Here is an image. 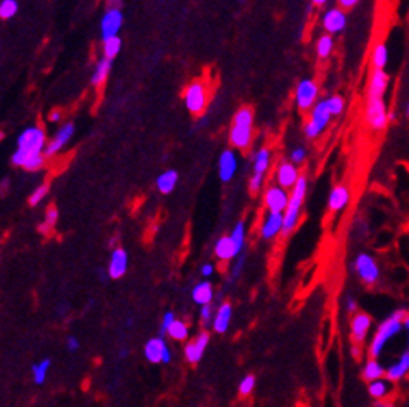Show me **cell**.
<instances>
[{"mask_svg": "<svg viewBox=\"0 0 409 407\" xmlns=\"http://www.w3.org/2000/svg\"><path fill=\"white\" fill-rule=\"evenodd\" d=\"M406 316H408L406 309H398V311H394L392 314L388 316V318L384 319L381 324H379L378 329H376V332H374V336L371 338L370 346H367L370 357L378 359V357L383 354L384 347L388 346V343H390L392 338H396V336L403 331L404 318H406Z\"/></svg>", "mask_w": 409, "mask_h": 407, "instance_id": "7a4b0ae2", "label": "cell"}, {"mask_svg": "<svg viewBox=\"0 0 409 407\" xmlns=\"http://www.w3.org/2000/svg\"><path fill=\"white\" fill-rule=\"evenodd\" d=\"M128 269V253L123 248H115L109 261V276L111 280H120L125 276Z\"/></svg>", "mask_w": 409, "mask_h": 407, "instance_id": "ac0fdd59", "label": "cell"}, {"mask_svg": "<svg viewBox=\"0 0 409 407\" xmlns=\"http://www.w3.org/2000/svg\"><path fill=\"white\" fill-rule=\"evenodd\" d=\"M215 271V266L212 263H205L201 266V274H203V278H210Z\"/></svg>", "mask_w": 409, "mask_h": 407, "instance_id": "f907efd6", "label": "cell"}, {"mask_svg": "<svg viewBox=\"0 0 409 407\" xmlns=\"http://www.w3.org/2000/svg\"><path fill=\"white\" fill-rule=\"evenodd\" d=\"M409 374V349L401 354L398 359L386 368V379L390 382L403 381Z\"/></svg>", "mask_w": 409, "mask_h": 407, "instance_id": "7402d4cb", "label": "cell"}, {"mask_svg": "<svg viewBox=\"0 0 409 407\" xmlns=\"http://www.w3.org/2000/svg\"><path fill=\"white\" fill-rule=\"evenodd\" d=\"M361 376H363V379L367 381V384H370V382L386 377V368H384V365L379 363L378 359L370 357V359H367L365 363V365H363Z\"/></svg>", "mask_w": 409, "mask_h": 407, "instance_id": "d4e9b609", "label": "cell"}, {"mask_svg": "<svg viewBox=\"0 0 409 407\" xmlns=\"http://www.w3.org/2000/svg\"><path fill=\"white\" fill-rule=\"evenodd\" d=\"M185 107L188 108L190 114L201 115L205 111L206 103H208V95H206V85L203 82H192L183 91Z\"/></svg>", "mask_w": 409, "mask_h": 407, "instance_id": "52a82bcc", "label": "cell"}, {"mask_svg": "<svg viewBox=\"0 0 409 407\" xmlns=\"http://www.w3.org/2000/svg\"><path fill=\"white\" fill-rule=\"evenodd\" d=\"M67 349L70 352H77L80 349V341L75 336H69L67 338Z\"/></svg>", "mask_w": 409, "mask_h": 407, "instance_id": "c3c4849f", "label": "cell"}, {"mask_svg": "<svg viewBox=\"0 0 409 407\" xmlns=\"http://www.w3.org/2000/svg\"><path fill=\"white\" fill-rule=\"evenodd\" d=\"M404 329L408 331V349H409V313L406 318H404Z\"/></svg>", "mask_w": 409, "mask_h": 407, "instance_id": "9f6ffc18", "label": "cell"}, {"mask_svg": "<svg viewBox=\"0 0 409 407\" xmlns=\"http://www.w3.org/2000/svg\"><path fill=\"white\" fill-rule=\"evenodd\" d=\"M263 181H264V174L253 173V177H251V178H250V181H248V190H250V193H251V195L258 193V191L262 190Z\"/></svg>", "mask_w": 409, "mask_h": 407, "instance_id": "ee69618b", "label": "cell"}, {"mask_svg": "<svg viewBox=\"0 0 409 407\" xmlns=\"http://www.w3.org/2000/svg\"><path fill=\"white\" fill-rule=\"evenodd\" d=\"M176 183H179V173L175 170H165L163 173L158 174L156 178V188H158L160 193L170 195L173 190H175Z\"/></svg>", "mask_w": 409, "mask_h": 407, "instance_id": "4316f807", "label": "cell"}, {"mask_svg": "<svg viewBox=\"0 0 409 407\" xmlns=\"http://www.w3.org/2000/svg\"><path fill=\"white\" fill-rule=\"evenodd\" d=\"M308 190V180L307 177L301 174L296 186L290 191V203H288L287 211H284V224H283V236H288L291 231H295L296 224L300 221L301 208H303L305 197H307Z\"/></svg>", "mask_w": 409, "mask_h": 407, "instance_id": "277c9868", "label": "cell"}, {"mask_svg": "<svg viewBox=\"0 0 409 407\" xmlns=\"http://www.w3.org/2000/svg\"><path fill=\"white\" fill-rule=\"evenodd\" d=\"M120 50H122V39L120 37H113V39L103 42V57L113 60L118 55Z\"/></svg>", "mask_w": 409, "mask_h": 407, "instance_id": "8d00e7d4", "label": "cell"}, {"mask_svg": "<svg viewBox=\"0 0 409 407\" xmlns=\"http://www.w3.org/2000/svg\"><path fill=\"white\" fill-rule=\"evenodd\" d=\"M143 352L152 364H168L172 361V351L162 336L148 339Z\"/></svg>", "mask_w": 409, "mask_h": 407, "instance_id": "8fae6325", "label": "cell"}, {"mask_svg": "<svg viewBox=\"0 0 409 407\" xmlns=\"http://www.w3.org/2000/svg\"><path fill=\"white\" fill-rule=\"evenodd\" d=\"M73 133H75V127H73V123L62 125L59 130H57L55 135H53V138L47 143V148H45V156L47 158L53 156V155H57L60 150H64L65 145H67L70 138L73 136Z\"/></svg>", "mask_w": 409, "mask_h": 407, "instance_id": "9a60e30c", "label": "cell"}, {"mask_svg": "<svg viewBox=\"0 0 409 407\" xmlns=\"http://www.w3.org/2000/svg\"><path fill=\"white\" fill-rule=\"evenodd\" d=\"M271 163V152L268 148H262L260 152H256L255 161H253V172L258 174H266L268 168Z\"/></svg>", "mask_w": 409, "mask_h": 407, "instance_id": "d6a6232c", "label": "cell"}, {"mask_svg": "<svg viewBox=\"0 0 409 407\" xmlns=\"http://www.w3.org/2000/svg\"><path fill=\"white\" fill-rule=\"evenodd\" d=\"M371 407H394V404H392V402H390V401H376Z\"/></svg>", "mask_w": 409, "mask_h": 407, "instance_id": "f5cc1de1", "label": "cell"}, {"mask_svg": "<svg viewBox=\"0 0 409 407\" xmlns=\"http://www.w3.org/2000/svg\"><path fill=\"white\" fill-rule=\"evenodd\" d=\"M45 148V132L40 127H28L19 135L17 150L12 155V165L20 166L27 172L40 170L47 158L44 155Z\"/></svg>", "mask_w": 409, "mask_h": 407, "instance_id": "6da1fadb", "label": "cell"}, {"mask_svg": "<svg viewBox=\"0 0 409 407\" xmlns=\"http://www.w3.org/2000/svg\"><path fill=\"white\" fill-rule=\"evenodd\" d=\"M394 118H396V115L391 114V111H390V122H392V120H394Z\"/></svg>", "mask_w": 409, "mask_h": 407, "instance_id": "680465c9", "label": "cell"}, {"mask_svg": "<svg viewBox=\"0 0 409 407\" xmlns=\"http://www.w3.org/2000/svg\"><path fill=\"white\" fill-rule=\"evenodd\" d=\"M388 62H390V50L384 42H379L374 45L373 53H371V64H373L374 70H384Z\"/></svg>", "mask_w": 409, "mask_h": 407, "instance_id": "f546056e", "label": "cell"}, {"mask_svg": "<svg viewBox=\"0 0 409 407\" xmlns=\"http://www.w3.org/2000/svg\"><path fill=\"white\" fill-rule=\"evenodd\" d=\"M406 115H408V118H409V102H408V107H406Z\"/></svg>", "mask_w": 409, "mask_h": 407, "instance_id": "91938a15", "label": "cell"}, {"mask_svg": "<svg viewBox=\"0 0 409 407\" xmlns=\"http://www.w3.org/2000/svg\"><path fill=\"white\" fill-rule=\"evenodd\" d=\"M168 336H170L173 341H187L190 336L188 324L185 321H180V319H176V321L172 324L170 329H168Z\"/></svg>", "mask_w": 409, "mask_h": 407, "instance_id": "d590c367", "label": "cell"}, {"mask_svg": "<svg viewBox=\"0 0 409 407\" xmlns=\"http://www.w3.org/2000/svg\"><path fill=\"white\" fill-rule=\"evenodd\" d=\"M230 238L235 244V255H237V257L242 256V251H243V248H245V241H246V224H245V221H238L237 224H235V228L231 230Z\"/></svg>", "mask_w": 409, "mask_h": 407, "instance_id": "4dcf8cb0", "label": "cell"}, {"mask_svg": "<svg viewBox=\"0 0 409 407\" xmlns=\"http://www.w3.org/2000/svg\"><path fill=\"white\" fill-rule=\"evenodd\" d=\"M255 386H256L255 376H253V374H248V376H245L242 381H239V388H238L239 396H243V397L250 396V394L253 392Z\"/></svg>", "mask_w": 409, "mask_h": 407, "instance_id": "60d3db41", "label": "cell"}, {"mask_svg": "<svg viewBox=\"0 0 409 407\" xmlns=\"http://www.w3.org/2000/svg\"><path fill=\"white\" fill-rule=\"evenodd\" d=\"M19 12V3L15 0H2L0 3V19L9 20Z\"/></svg>", "mask_w": 409, "mask_h": 407, "instance_id": "74e56055", "label": "cell"}, {"mask_svg": "<svg viewBox=\"0 0 409 407\" xmlns=\"http://www.w3.org/2000/svg\"><path fill=\"white\" fill-rule=\"evenodd\" d=\"M371 324H373V319H371L370 314H353V319H351V341H353V344L361 346V344L365 343L367 338V332L371 329Z\"/></svg>", "mask_w": 409, "mask_h": 407, "instance_id": "4fadbf2b", "label": "cell"}, {"mask_svg": "<svg viewBox=\"0 0 409 407\" xmlns=\"http://www.w3.org/2000/svg\"><path fill=\"white\" fill-rule=\"evenodd\" d=\"M346 311H348V313L356 314V311H358L356 299H354V298H348V299H346Z\"/></svg>", "mask_w": 409, "mask_h": 407, "instance_id": "681fc988", "label": "cell"}, {"mask_svg": "<svg viewBox=\"0 0 409 407\" xmlns=\"http://www.w3.org/2000/svg\"><path fill=\"white\" fill-rule=\"evenodd\" d=\"M284 224V213H268L264 216L260 235L263 239H273L283 231Z\"/></svg>", "mask_w": 409, "mask_h": 407, "instance_id": "d6986e66", "label": "cell"}, {"mask_svg": "<svg viewBox=\"0 0 409 407\" xmlns=\"http://www.w3.org/2000/svg\"><path fill=\"white\" fill-rule=\"evenodd\" d=\"M366 123L371 130L381 132L390 123V111L383 98H367L366 102Z\"/></svg>", "mask_w": 409, "mask_h": 407, "instance_id": "8992f818", "label": "cell"}, {"mask_svg": "<svg viewBox=\"0 0 409 407\" xmlns=\"http://www.w3.org/2000/svg\"><path fill=\"white\" fill-rule=\"evenodd\" d=\"M300 177L301 174L298 172V166L291 163V161H282L278 165V170H276V181H278V186H282L284 190L295 188Z\"/></svg>", "mask_w": 409, "mask_h": 407, "instance_id": "e0dca14e", "label": "cell"}, {"mask_svg": "<svg viewBox=\"0 0 409 407\" xmlns=\"http://www.w3.org/2000/svg\"><path fill=\"white\" fill-rule=\"evenodd\" d=\"M51 365H52V361L48 359V357H45V359L40 361V363L32 365V376H34L35 384H44L45 379H47V374H48V369H51Z\"/></svg>", "mask_w": 409, "mask_h": 407, "instance_id": "836d02e7", "label": "cell"}, {"mask_svg": "<svg viewBox=\"0 0 409 407\" xmlns=\"http://www.w3.org/2000/svg\"><path fill=\"white\" fill-rule=\"evenodd\" d=\"M264 206L268 213H284L290 203V193L288 190L282 188L278 185H270L264 191Z\"/></svg>", "mask_w": 409, "mask_h": 407, "instance_id": "30bf717a", "label": "cell"}, {"mask_svg": "<svg viewBox=\"0 0 409 407\" xmlns=\"http://www.w3.org/2000/svg\"><path fill=\"white\" fill-rule=\"evenodd\" d=\"M334 48V40H333V35H328V33H325V35H321L320 39L316 42V53L320 58H328L331 55Z\"/></svg>", "mask_w": 409, "mask_h": 407, "instance_id": "e575fe53", "label": "cell"}, {"mask_svg": "<svg viewBox=\"0 0 409 407\" xmlns=\"http://www.w3.org/2000/svg\"><path fill=\"white\" fill-rule=\"evenodd\" d=\"M348 25V17L343 12L341 7H333L325 12L323 15V28L328 32V35L341 33Z\"/></svg>", "mask_w": 409, "mask_h": 407, "instance_id": "5bb4252c", "label": "cell"}, {"mask_svg": "<svg viewBox=\"0 0 409 407\" xmlns=\"http://www.w3.org/2000/svg\"><path fill=\"white\" fill-rule=\"evenodd\" d=\"M57 221H59V210L55 206H51L47 210V213H45V223L40 226V231L48 233L51 228L55 226Z\"/></svg>", "mask_w": 409, "mask_h": 407, "instance_id": "ab89813d", "label": "cell"}, {"mask_svg": "<svg viewBox=\"0 0 409 407\" xmlns=\"http://www.w3.org/2000/svg\"><path fill=\"white\" fill-rule=\"evenodd\" d=\"M356 3H358L356 0H340L341 8H353Z\"/></svg>", "mask_w": 409, "mask_h": 407, "instance_id": "816d5d0a", "label": "cell"}, {"mask_svg": "<svg viewBox=\"0 0 409 407\" xmlns=\"http://www.w3.org/2000/svg\"><path fill=\"white\" fill-rule=\"evenodd\" d=\"M175 321H176V318H175V314L172 313V311H168V313H165L163 319H162V326H160V336L168 334V329H170L172 324L175 323Z\"/></svg>", "mask_w": 409, "mask_h": 407, "instance_id": "f6af8a7d", "label": "cell"}, {"mask_svg": "<svg viewBox=\"0 0 409 407\" xmlns=\"http://www.w3.org/2000/svg\"><path fill=\"white\" fill-rule=\"evenodd\" d=\"M326 103H328V108H329V111H331L333 116L341 115L343 111H345V107H346L345 98L340 97V95H333V97L326 98Z\"/></svg>", "mask_w": 409, "mask_h": 407, "instance_id": "f35d334b", "label": "cell"}, {"mask_svg": "<svg viewBox=\"0 0 409 407\" xmlns=\"http://www.w3.org/2000/svg\"><path fill=\"white\" fill-rule=\"evenodd\" d=\"M354 271H356L359 280L367 286L376 284L379 281V276H381V269H379L378 261L371 255H367V253H359L356 256V260H354Z\"/></svg>", "mask_w": 409, "mask_h": 407, "instance_id": "9c48e42d", "label": "cell"}, {"mask_svg": "<svg viewBox=\"0 0 409 407\" xmlns=\"http://www.w3.org/2000/svg\"><path fill=\"white\" fill-rule=\"evenodd\" d=\"M351 352H353L354 357L361 356V349H359V346H356V344H353V347H351Z\"/></svg>", "mask_w": 409, "mask_h": 407, "instance_id": "11a10c76", "label": "cell"}, {"mask_svg": "<svg viewBox=\"0 0 409 407\" xmlns=\"http://www.w3.org/2000/svg\"><path fill=\"white\" fill-rule=\"evenodd\" d=\"M48 193V186L47 185H40L39 188H35L34 191H32L30 198H28V203H30V206H37L40 205V201L47 197Z\"/></svg>", "mask_w": 409, "mask_h": 407, "instance_id": "b9f144b4", "label": "cell"}, {"mask_svg": "<svg viewBox=\"0 0 409 407\" xmlns=\"http://www.w3.org/2000/svg\"><path fill=\"white\" fill-rule=\"evenodd\" d=\"M349 199H351V191L348 186L345 185L334 186L328 197V210L333 211V213L345 210V208L348 206Z\"/></svg>", "mask_w": 409, "mask_h": 407, "instance_id": "603a6c76", "label": "cell"}, {"mask_svg": "<svg viewBox=\"0 0 409 407\" xmlns=\"http://www.w3.org/2000/svg\"><path fill=\"white\" fill-rule=\"evenodd\" d=\"M253 140V110L250 107H243L235 114L233 125L230 130V143L235 148L245 150Z\"/></svg>", "mask_w": 409, "mask_h": 407, "instance_id": "3957f363", "label": "cell"}, {"mask_svg": "<svg viewBox=\"0 0 409 407\" xmlns=\"http://www.w3.org/2000/svg\"><path fill=\"white\" fill-rule=\"evenodd\" d=\"M231 316H233V307H231L230 302H223V305L218 306L212 324L213 331L218 332V334H225L230 327Z\"/></svg>", "mask_w": 409, "mask_h": 407, "instance_id": "cb8c5ba5", "label": "cell"}, {"mask_svg": "<svg viewBox=\"0 0 409 407\" xmlns=\"http://www.w3.org/2000/svg\"><path fill=\"white\" fill-rule=\"evenodd\" d=\"M313 3H315V6H323L325 2H323V0H316V2H313Z\"/></svg>", "mask_w": 409, "mask_h": 407, "instance_id": "6f0895ef", "label": "cell"}, {"mask_svg": "<svg viewBox=\"0 0 409 407\" xmlns=\"http://www.w3.org/2000/svg\"><path fill=\"white\" fill-rule=\"evenodd\" d=\"M60 118H62V114L57 110H53L51 116H48V120H51V122H60Z\"/></svg>", "mask_w": 409, "mask_h": 407, "instance_id": "db71d44e", "label": "cell"}, {"mask_svg": "<svg viewBox=\"0 0 409 407\" xmlns=\"http://www.w3.org/2000/svg\"><path fill=\"white\" fill-rule=\"evenodd\" d=\"M192 298L197 305L206 306L213 301V284L210 281H200L192 291Z\"/></svg>", "mask_w": 409, "mask_h": 407, "instance_id": "484cf974", "label": "cell"}, {"mask_svg": "<svg viewBox=\"0 0 409 407\" xmlns=\"http://www.w3.org/2000/svg\"><path fill=\"white\" fill-rule=\"evenodd\" d=\"M215 313H217V311L213 309L212 305L201 306L200 319H201V323H203V326H212L213 319H215Z\"/></svg>", "mask_w": 409, "mask_h": 407, "instance_id": "7bdbcfd3", "label": "cell"}, {"mask_svg": "<svg viewBox=\"0 0 409 407\" xmlns=\"http://www.w3.org/2000/svg\"><path fill=\"white\" fill-rule=\"evenodd\" d=\"M123 25V14L118 7H110L102 17L100 30H102V40H110L113 37H118L120 28Z\"/></svg>", "mask_w": 409, "mask_h": 407, "instance_id": "7c38bea8", "label": "cell"}, {"mask_svg": "<svg viewBox=\"0 0 409 407\" xmlns=\"http://www.w3.org/2000/svg\"><path fill=\"white\" fill-rule=\"evenodd\" d=\"M331 116L333 115L331 111H329L326 100H320V102L313 107L308 122L305 125V133H307L308 138H318V136L326 130Z\"/></svg>", "mask_w": 409, "mask_h": 407, "instance_id": "5b68a950", "label": "cell"}, {"mask_svg": "<svg viewBox=\"0 0 409 407\" xmlns=\"http://www.w3.org/2000/svg\"><path fill=\"white\" fill-rule=\"evenodd\" d=\"M238 170V160L235 152L231 150H225L221 152L220 160H218V174H220L221 181H231V178L235 177Z\"/></svg>", "mask_w": 409, "mask_h": 407, "instance_id": "44dd1931", "label": "cell"}, {"mask_svg": "<svg viewBox=\"0 0 409 407\" xmlns=\"http://www.w3.org/2000/svg\"><path fill=\"white\" fill-rule=\"evenodd\" d=\"M391 392V382L383 377V379L373 381L367 384V394L374 399V401H386V397Z\"/></svg>", "mask_w": 409, "mask_h": 407, "instance_id": "83f0119b", "label": "cell"}, {"mask_svg": "<svg viewBox=\"0 0 409 407\" xmlns=\"http://www.w3.org/2000/svg\"><path fill=\"white\" fill-rule=\"evenodd\" d=\"M390 85V75L384 70H373L367 85V98H383Z\"/></svg>", "mask_w": 409, "mask_h": 407, "instance_id": "ffe728a7", "label": "cell"}, {"mask_svg": "<svg viewBox=\"0 0 409 407\" xmlns=\"http://www.w3.org/2000/svg\"><path fill=\"white\" fill-rule=\"evenodd\" d=\"M243 264H245V256H238L237 263H235L233 269H231V278H233V280H237L239 276V273H242L243 269Z\"/></svg>", "mask_w": 409, "mask_h": 407, "instance_id": "7dc6e473", "label": "cell"}, {"mask_svg": "<svg viewBox=\"0 0 409 407\" xmlns=\"http://www.w3.org/2000/svg\"><path fill=\"white\" fill-rule=\"evenodd\" d=\"M305 160H307V150H305L303 147H298V148L293 150V152H291V163L301 165Z\"/></svg>", "mask_w": 409, "mask_h": 407, "instance_id": "bcb514c9", "label": "cell"}, {"mask_svg": "<svg viewBox=\"0 0 409 407\" xmlns=\"http://www.w3.org/2000/svg\"><path fill=\"white\" fill-rule=\"evenodd\" d=\"M210 344V334L206 331L200 332L197 338H193L192 341H188L187 346H185V357H187L188 363L197 364L200 363L201 357H203L206 347Z\"/></svg>", "mask_w": 409, "mask_h": 407, "instance_id": "2e32d148", "label": "cell"}, {"mask_svg": "<svg viewBox=\"0 0 409 407\" xmlns=\"http://www.w3.org/2000/svg\"><path fill=\"white\" fill-rule=\"evenodd\" d=\"M215 255L221 261H231L233 257H237V255H235V244L230 236H221L217 241V244H215Z\"/></svg>", "mask_w": 409, "mask_h": 407, "instance_id": "f1b7e54d", "label": "cell"}, {"mask_svg": "<svg viewBox=\"0 0 409 407\" xmlns=\"http://www.w3.org/2000/svg\"><path fill=\"white\" fill-rule=\"evenodd\" d=\"M318 93H320V87H318V83L315 80H311V78H303V80H300L295 90L296 107H298L301 111L313 110V107L320 102V100H318Z\"/></svg>", "mask_w": 409, "mask_h": 407, "instance_id": "ba28073f", "label": "cell"}, {"mask_svg": "<svg viewBox=\"0 0 409 407\" xmlns=\"http://www.w3.org/2000/svg\"><path fill=\"white\" fill-rule=\"evenodd\" d=\"M110 70H111V60H109V58L105 57H103L102 60H98L92 73V85H102V83L107 80V77H109Z\"/></svg>", "mask_w": 409, "mask_h": 407, "instance_id": "1f68e13d", "label": "cell"}]
</instances>
